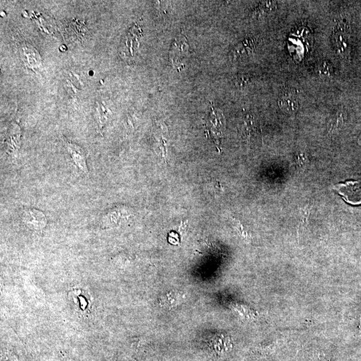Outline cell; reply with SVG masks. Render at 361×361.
I'll use <instances>...</instances> for the list:
<instances>
[{
    "label": "cell",
    "instance_id": "1",
    "mask_svg": "<svg viewBox=\"0 0 361 361\" xmlns=\"http://www.w3.org/2000/svg\"><path fill=\"white\" fill-rule=\"evenodd\" d=\"M20 219L24 225L33 232L40 233L47 225L44 213L38 209L24 208L21 211Z\"/></svg>",
    "mask_w": 361,
    "mask_h": 361
},
{
    "label": "cell",
    "instance_id": "2",
    "mask_svg": "<svg viewBox=\"0 0 361 361\" xmlns=\"http://www.w3.org/2000/svg\"><path fill=\"white\" fill-rule=\"evenodd\" d=\"M332 38L337 53L341 55H346L350 47L348 25L344 22L338 23L333 29Z\"/></svg>",
    "mask_w": 361,
    "mask_h": 361
},
{
    "label": "cell",
    "instance_id": "3",
    "mask_svg": "<svg viewBox=\"0 0 361 361\" xmlns=\"http://www.w3.org/2000/svg\"><path fill=\"white\" fill-rule=\"evenodd\" d=\"M64 146H65L70 158L72 159L74 165L78 168L81 173L88 175L89 170L86 163L88 154L86 151L82 147L68 141H64Z\"/></svg>",
    "mask_w": 361,
    "mask_h": 361
},
{
    "label": "cell",
    "instance_id": "4",
    "mask_svg": "<svg viewBox=\"0 0 361 361\" xmlns=\"http://www.w3.org/2000/svg\"><path fill=\"white\" fill-rule=\"evenodd\" d=\"M129 216L130 215L127 214V211L124 210L121 207H114L102 215L100 220L101 227L103 229L115 227L119 225L122 219Z\"/></svg>",
    "mask_w": 361,
    "mask_h": 361
},
{
    "label": "cell",
    "instance_id": "5",
    "mask_svg": "<svg viewBox=\"0 0 361 361\" xmlns=\"http://www.w3.org/2000/svg\"><path fill=\"white\" fill-rule=\"evenodd\" d=\"M259 40L256 37H249L241 41L232 52L234 59H246L256 51Z\"/></svg>",
    "mask_w": 361,
    "mask_h": 361
},
{
    "label": "cell",
    "instance_id": "6",
    "mask_svg": "<svg viewBox=\"0 0 361 361\" xmlns=\"http://www.w3.org/2000/svg\"><path fill=\"white\" fill-rule=\"evenodd\" d=\"M189 45L187 43L186 37L179 36L174 41L173 47L170 53V59L174 66H178L180 64V60L184 59L188 55Z\"/></svg>",
    "mask_w": 361,
    "mask_h": 361
},
{
    "label": "cell",
    "instance_id": "7",
    "mask_svg": "<svg viewBox=\"0 0 361 361\" xmlns=\"http://www.w3.org/2000/svg\"><path fill=\"white\" fill-rule=\"evenodd\" d=\"M278 105L282 111L288 114L295 113L299 109V102L296 95L288 91L281 95Z\"/></svg>",
    "mask_w": 361,
    "mask_h": 361
},
{
    "label": "cell",
    "instance_id": "8",
    "mask_svg": "<svg viewBox=\"0 0 361 361\" xmlns=\"http://www.w3.org/2000/svg\"><path fill=\"white\" fill-rule=\"evenodd\" d=\"M278 7L277 2L275 1L261 2L256 9L255 10L253 15L258 18L266 17L271 15L277 10Z\"/></svg>",
    "mask_w": 361,
    "mask_h": 361
},
{
    "label": "cell",
    "instance_id": "9",
    "mask_svg": "<svg viewBox=\"0 0 361 361\" xmlns=\"http://www.w3.org/2000/svg\"><path fill=\"white\" fill-rule=\"evenodd\" d=\"M344 113L342 109H340L333 117L330 120L328 125V132L330 136L336 134L344 125Z\"/></svg>",
    "mask_w": 361,
    "mask_h": 361
},
{
    "label": "cell",
    "instance_id": "10",
    "mask_svg": "<svg viewBox=\"0 0 361 361\" xmlns=\"http://www.w3.org/2000/svg\"><path fill=\"white\" fill-rule=\"evenodd\" d=\"M311 209H312V207L310 206V205H307L303 208L300 209V219L298 227V236H300L302 231H304L308 224V217L310 215Z\"/></svg>",
    "mask_w": 361,
    "mask_h": 361
},
{
    "label": "cell",
    "instance_id": "11",
    "mask_svg": "<svg viewBox=\"0 0 361 361\" xmlns=\"http://www.w3.org/2000/svg\"><path fill=\"white\" fill-rule=\"evenodd\" d=\"M317 72L321 78H331L334 74L333 66L328 61L322 62L318 66Z\"/></svg>",
    "mask_w": 361,
    "mask_h": 361
},
{
    "label": "cell",
    "instance_id": "12",
    "mask_svg": "<svg viewBox=\"0 0 361 361\" xmlns=\"http://www.w3.org/2000/svg\"><path fill=\"white\" fill-rule=\"evenodd\" d=\"M252 84V78L246 74H240L236 78V85L239 88H244L251 86Z\"/></svg>",
    "mask_w": 361,
    "mask_h": 361
},
{
    "label": "cell",
    "instance_id": "13",
    "mask_svg": "<svg viewBox=\"0 0 361 361\" xmlns=\"http://www.w3.org/2000/svg\"><path fill=\"white\" fill-rule=\"evenodd\" d=\"M296 159L297 165L299 166V167H301V166H304V164L306 163L307 157L305 153H298Z\"/></svg>",
    "mask_w": 361,
    "mask_h": 361
},
{
    "label": "cell",
    "instance_id": "14",
    "mask_svg": "<svg viewBox=\"0 0 361 361\" xmlns=\"http://www.w3.org/2000/svg\"><path fill=\"white\" fill-rule=\"evenodd\" d=\"M358 145H361V133L360 134V136H358Z\"/></svg>",
    "mask_w": 361,
    "mask_h": 361
}]
</instances>
